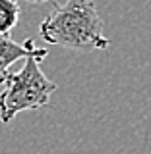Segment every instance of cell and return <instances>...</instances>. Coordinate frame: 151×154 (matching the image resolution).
I'll return each instance as SVG.
<instances>
[{
    "label": "cell",
    "instance_id": "7a4b0ae2",
    "mask_svg": "<svg viewBox=\"0 0 151 154\" xmlns=\"http://www.w3.org/2000/svg\"><path fill=\"white\" fill-rule=\"evenodd\" d=\"M39 58H27L19 71L10 73L0 93V122L10 123L19 112L45 108L56 91V83L51 81L39 67Z\"/></svg>",
    "mask_w": 151,
    "mask_h": 154
},
{
    "label": "cell",
    "instance_id": "277c9868",
    "mask_svg": "<svg viewBox=\"0 0 151 154\" xmlns=\"http://www.w3.org/2000/svg\"><path fill=\"white\" fill-rule=\"evenodd\" d=\"M21 8L18 0H0V35H10L14 27L18 25Z\"/></svg>",
    "mask_w": 151,
    "mask_h": 154
},
{
    "label": "cell",
    "instance_id": "5b68a950",
    "mask_svg": "<svg viewBox=\"0 0 151 154\" xmlns=\"http://www.w3.org/2000/svg\"><path fill=\"white\" fill-rule=\"evenodd\" d=\"M27 2H31V4H43V2H48V0H27Z\"/></svg>",
    "mask_w": 151,
    "mask_h": 154
},
{
    "label": "cell",
    "instance_id": "3957f363",
    "mask_svg": "<svg viewBox=\"0 0 151 154\" xmlns=\"http://www.w3.org/2000/svg\"><path fill=\"white\" fill-rule=\"evenodd\" d=\"M48 48L35 46L33 38H25L23 42H16L10 35H0V85L6 83L10 75V66L18 60H27V58H47Z\"/></svg>",
    "mask_w": 151,
    "mask_h": 154
},
{
    "label": "cell",
    "instance_id": "6da1fadb",
    "mask_svg": "<svg viewBox=\"0 0 151 154\" xmlns=\"http://www.w3.org/2000/svg\"><path fill=\"white\" fill-rule=\"evenodd\" d=\"M39 35L47 45L72 50H107L110 45L93 0H66L56 6L41 21Z\"/></svg>",
    "mask_w": 151,
    "mask_h": 154
}]
</instances>
